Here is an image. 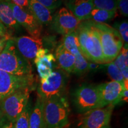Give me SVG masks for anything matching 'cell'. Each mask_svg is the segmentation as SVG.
<instances>
[{
  "mask_svg": "<svg viewBox=\"0 0 128 128\" xmlns=\"http://www.w3.org/2000/svg\"><path fill=\"white\" fill-rule=\"evenodd\" d=\"M76 32L80 51L85 58L88 61L104 64L100 34L93 22L90 20L81 22Z\"/></svg>",
  "mask_w": 128,
  "mask_h": 128,
  "instance_id": "1",
  "label": "cell"
},
{
  "mask_svg": "<svg viewBox=\"0 0 128 128\" xmlns=\"http://www.w3.org/2000/svg\"><path fill=\"white\" fill-rule=\"evenodd\" d=\"M0 70L17 76L32 74V63L21 55L12 38L0 54Z\"/></svg>",
  "mask_w": 128,
  "mask_h": 128,
  "instance_id": "2",
  "label": "cell"
},
{
  "mask_svg": "<svg viewBox=\"0 0 128 128\" xmlns=\"http://www.w3.org/2000/svg\"><path fill=\"white\" fill-rule=\"evenodd\" d=\"M70 106L65 95L44 101V117L46 128H64L68 124Z\"/></svg>",
  "mask_w": 128,
  "mask_h": 128,
  "instance_id": "3",
  "label": "cell"
},
{
  "mask_svg": "<svg viewBox=\"0 0 128 128\" xmlns=\"http://www.w3.org/2000/svg\"><path fill=\"white\" fill-rule=\"evenodd\" d=\"M94 25L100 34L104 64L113 62L124 46L121 36L114 28L107 24L94 23Z\"/></svg>",
  "mask_w": 128,
  "mask_h": 128,
  "instance_id": "4",
  "label": "cell"
},
{
  "mask_svg": "<svg viewBox=\"0 0 128 128\" xmlns=\"http://www.w3.org/2000/svg\"><path fill=\"white\" fill-rule=\"evenodd\" d=\"M68 74L61 69H56L44 79H40L38 85V96L44 101L56 96L64 95Z\"/></svg>",
  "mask_w": 128,
  "mask_h": 128,
  "instance_id": "5",
  "label": "cell"
},
{
  "mask_svg": "<svg viewBox=\"0 0 128 128\" xmlns=\"http://www.w3.org/2000/svg\"><path fill=\"white\" fill-rule=\"evenodd\" d=\"M32 90L30 88L19 90L0 101L2 118L14 123L30 100V94Z\"/></svg>",
  "mask_w": 128,
  "mask_h": 128,
  "instance_id": "6",
  "label": "cell"
},
{
  "mask_svg": "<svg viewBox=\"0 0 128 128\" xmlns=\"http://www.w3.org/2000/svg\"><path fill=\"white\" fill-rule=\"evenodd\" d=\"M72 100L78 113H83L97 108H102L100 96L96 86L82 84L72 94Z\"/></svg>",
  "mask_w": 128,
  "mask_h": 128,
  "instance_id": "7",
  "label": "cell"
},
{
  "mask_svg": "<svg viewBox=\"0 0 128 128\" xmlns=\"http://www.w3.org/2000/svg\"><path fill=\"white\" fill-rule=\"evenodd\" d=\"M34 78L33 74L17 76L0 70V101L19 90L33 88Z\"/></svg>",
  "mask_w": 128,
  "mask_h": 128,
  "instance_id": "8",
  "label": "cell"
},
{
  "mask_svg": "<svg viewBox=\"0 0 128 128\" xmlns=\"http://www.w3.org/2000/svg\"><path fill=\"white\" fill-rule=\"evenodd\" d=\"M114 106L108 105L83 113L80 120V128H103L110 124Z\"/></svg>",
  "mask_w": 128,
  "mask_h": 128,
  "instance_id": "9",
  "label": "cell"
},
{
  "mask_svg": "<svg viewBox=\"0 0 128 128\" xmlns=\"http://www.w3.org/2000/svg\"><path fill=\"white\" fill-rule=\"evenodd\" d=\"M81 21L66 7H62L53 16L51 26L53 30L63 36L76 32Z\"/></svg>",
  "mask_w": 128,
  "mask_h": 128,
  "instance_id": "10",
  "label": "cell"
},
{
  "mask_svg": "<svg viewBox=\"0 0 128 128\" xmlns=\"http://www.w3.org/2000/svg\"><path fill=\"white\" fill-rule=\"evenodd\" d=\"M16 22L28 32L30 36L40 38L42 25L28 11L22 8L10 1Z\"/></svg>",
  "mask_w": 128,
  "mask_h": 128,
  "instance_id": "11",
  "label": "cell"
},
{
  "mask_svg": "<svg viewBox=\"0 0 128 128\" xmlns=\"http://www.w3.org/2000/svg\"><path fill=\"white\" fill-rule=\"evenodd\" d=\"M102 103V108L108 105L114 106L120 103L122 93L124 88V84L111 81L96 86Z\"/></svg>",
  "mask_w": 128,
  "mask_h": 128,
  "instance_id": "12",
  "label": "cell"
},
{
  "mask_svg": "<svg viewBox=\"0 0 128 128\" xmlns=\"http://www.w3.org/2000/svg\"><path fill=\"white\" fill-rule=\"evenodd\" d=\"M12 39L21 55L30 62H33L37 52L44 46L41 38L23 36L12 37Z\"/></svg>",
  "mask_w": 128,
  "mask_h": 128,
  "instance_id": "13",
  "label": "cell"
},
{
  "mask_svg": "<svg viewBox=\"0 0 128 128\" xmlns=\"http://www.w3.org/2000/svg\"><path fill=\"white\" fill-rule=\"evenodd\" d=\"M65 4L81 22L89 20L91 12L94 8L92 0H74Z\"/></svg>",
  "mask_w": 128,
  "mask_h": 128,
  "instance_id": "14",
  "label": "cell"
},
{
  "mask_svg": "<svg viewBox=\"0 0 128 128\" xmlns=\"http://www.w3.org/2000/svg\"><path fill=\"white\" fill-rule=\"evenodd\" d=\"M0 21L7 28L11 36L12 32L20 28V26L14 17L9 0H0Z\"/></svg>",
  "mask_w": 128,
  "mask_h": 128,
  "instance_id": "15",
  "label": "cell"
},
{
  "mask_svg": "<svg viewBox=\"0 0 128 128\" xmlns=\"http://www.w3.org/2000/svg\"><path fill=\"white\" fill-rule=\"evenodd\" d=\"M30 12L42 25H48L52 23V11L36 0H28Z\"/></svg>",
  "mask_w": 128,
  "mask_h": 128,
  "instance_id": "16",
  "label": "cell"
},
{
  "mask_svg": "<svg viewBox=\"0 0 128 128\" xmlns=\"http://www.w3.org/2000/svg\"><path fill=\"white\" fill-rule=\"evenodd\" d=\"M55 59L62 70L67 74L73 73L75 66V57L60 44L55 50Z\"/></svg>",
  "mask_w": 128,
  "mask_h": 128,
  "instance_id": "17",
  "label": "cell"
},
{
  "mask_svg": "<svg viewBox=\"0 0 128 128\" xmlns=\"http://www.w3.org/2000/svg\"><path fill=\"white\" fill-rule=\"evenodd\" d=\"M55 62V55L51 53H48L34 62L40 79L48 78L52 73Z\"/></svg>",
  "mask_w": 128,
  "mask_h": 128,
  "instance_id": "18",
  "label": "cell"
},
{
  "mask_svg": "<svg viewBox=\"0 0 128 128\" xmlns=\"http://www.w3.org/2000/svg\"><path fill=\"white\" fill-rule=\"evenodd\" d=\"M44 101L38 96L36 103L32 108L29 120V128H42L44 126Z\"/></svg>",
  "mask_w": 128,
  "mask_h": 128,
  "instance_id": "19",
  "label": "cell"
},
{
  "mask_svg": "<svg viewBox=\"0 0 128 128\" xmlns=\"http://www.w3.org/2000/svg\"><path fill=\"white\" fill-rule=\"evenodd\" d=\"M116 14V12H114L94 8L91 12L88 20L96 24H105L114 18Z\"/></svg>",
  "mask_w": 128,
  "mask_h": 128,
  "instance_id": "20",
  "label": "cell"
},
{
  "mask_svg": "<svg viewBox=\"0 0 128 128\" xmlns=\"http://www.w3.org/2000/svg\"><path fill=\"white\" fill-rule=\"evenodd\" d=\"M61 44L74 56L81 52L78 34L76 31L64 36Z\"/></svg>",
  "mask_w": 128,
  "mask_h": 128,
  "instance_id": "21",
  "label": "cell"
},
{
  "mask_svg": "<svg viewBox=\"0 0 128 128\" xmlns=\"http://www.w3.org/2000/svg\"><path fill=\"white\" fill-rule=\"evenodd\" d=\"M113 62L121 71L124 80L128 81V46H123Z\"/></svg>",
  "mask_w": 128,
  "mask_h": 128,
  "instance_id": "22",
  "label": "cell"
},
{
  "mask_svg": "<svg viewBox=\"0 0 128 128\" xmlns=\"http://www.w3.org/2000/svg\"><path fill=\"white\" fill-rule=\"evenodd\" d=\"M32 109V102L29 100L26 106L14 121V128H29V120Z\"/></svg>",
  "mask_w": 128,
  "mask_h": 128,
  "instance_id": "23",
  "label": "cell"
},
{
  "mask_svg": "<svg viewBox=\"0 0 128 128\" xmlns=\"http://www.w3.org/2000/svg\"><path fill=\"white\" fill-rule=\"evenodd\" d=\"M103 66L106 70L108 75L112 80V81H116L122 84H124V79L122 74L113 61L103 64Z\"/></svg>",
  "mask_w": 128,
  "mask_h": 128,
  "instance_id": "24",
  "label": "cell"
},
{
  "mask_svg": "<svg viewBox=\"0 0 128 128\" xmlns=\"http://www.w3.org/2000/svg\"><path fill=\"white\" fill-rule=\"evenodd\" d=\"M75 66L73 73L77 76H81L88 72V61L81 52L75 55Z\"/></svg>",
  "mask_w": 128,
  "mask_h": 128,
  "instance_id": "25",
  "label": "cell"
},
{
  "mask_svg": "<svg viewBox=\"0 0 128 128\" xmlns=\"http://www.w3.org/2000/svg\"><path fill=\"white\" fill-rule=\"evenodd\" d=\"M94 8L117 12L116 0H92Z\"/></svg>",
  "mask_w": 128,
  "mask_h": 128,
  "instance_id": "26",
  "label": "cell"
},
{
  "mask_svg": "<svg viewBox=\"0 0 128 128\" xmlns=\"http://www.w3.org/2000/svg\"><path fill=\"white\" fill-rule=\"evenodd\" d=\"M114 28L117 31L119 32L120 36H121L123 42L124 44H128V23L127 21L115 24Z\"/></svg>",
  "mask_w": 128,
  "mask_h": 128,
  "instance_id": "27",
  "label": "cell"
},
{
  "mask_svg": "<svg viewBox=\"0 0 128 128\" xmlns=\"http://www.w3.org/2000/svg\"><path fill=\"white\" fill-rule=\"evenodd\" d=\"M37 1L43 4L52 12H54L61 6V0H36Z\"/></svg>",
  "mask_w": 128,
  "mask_h": 128,
  "instance_id": "28",
  "label": "cell"
},
{
  "mask_svg": "<svg viewBox=\"0 0 128 128\" xmlns=\"http://www.w3.org/2000/svg\"><path fill=\"white\" fill-rule=\"evenodd\" d=\"M117 8L122 15L128 16V0H116Z\"/></svg>",
  "mask_w": 128,
  "mask_h": 128,
  "instance_id": "29",
  "label": "cell"
},
{
  "mask_svg": "<svg viewBox=\"0 0 128 128\" xmlns=\"http://www.w3.org/2000/svg\"><path fill=\"white\" fill-rule=\"evenodd\" d=\"M9 1L12 4H15L16 6L26 10L30 12L29 8H28V0H9Z\"/></svg>",
  "mask_w": 128,
  "mask_h": 128,
  "instance_id": "30",
  "label": "cell"
},
{
  "mask_svg": "<svg viewBox=\"0 0 128 128\" xmlns=\"http://www.w3.org/2000/svg\"><path fill=\"white\" fill-rule=\"evenodd\" d=\"M103 64H99L93 62L88 61V71L96 72L100 69L103 68Z\"/></svg>",
  "mask_w": 128,
  "mask_h": 128,
  "instance_id": "31",
  "label": "cell"
},
{
  "mask_svg": "<svg viewBox=\"0 0 128 128\" xmlns=\"http://www.w3.org/2000/svg\"><path fill=\"white\" fill-rule=\"evenodd\" d=\"M0 128H14V123L7 120L1 116L0 119Z\"/></svg>",
  "mask_w": 128,
  "mask_h": 128,
  "instance_id": "32",
  "label": "cell"
},
{
  "mask_svg": "<svg viewBox=\"0 0 128 128\" xmlns=\"http://www.w3.org/2000/svg\"><path fill=\"white\" fill-rule=\"evenodd\" d=\"M12 37H10L9 36H6L1 37L0 38V54L2 52V50H4V49L6 47V44H7V41L10 39Z\"/></svg>",
  "mask_w": 128,
  "mask_h": 128,
  "instance_id": "33",
  "label": "cell"
},
{
  "mask_svg": "<svg viewBox=\"0 0 128 128\" xmlns=\"http://www.w3.org/2000/svg\"><path fill=\"white\" fill-rule=\"evenodd\" d=\"M6 36H9L12 37L11 34H10L8 30H7V28L5 27V26L0 21V37Z\"/></svg>",
  "mask_w": 128,
  "mask_h": 128,
  "instance_id": "34",
  "label": "cell"
},
{
  "mask_svg": "<svg viewBox=\"0 0 128 128\" xmlns=\"http://www.w3.org/2000/svg\"><path fill=\"white\" fill-rule=\"evenodd\" d=\"M128 89H124L122 93L120 98V103L122 102H128Z\"/></svg>",
  "mask_w": 128,
  "mask_h": 128,
  "instance_id": "35",
  "label": "cell"
},
{
  "mask_svg": "<svg viewBox=\"0 0 128 128\" xmlns=\"http://www.w3.org/2000/svg\"><path fill=\"white\" fill-rule=\"evenodd\" d=\"M74 1V0H64V2H65V3L71 2V1Z\"/></svg>",
  "mask_w": 128,
  "mask_h": 128,
  "instance_id": "36",
  "label": "cell"
},
{
  "mask_svg": "<svg viewBox=\"0 0 128 128\" xmlns=\"http://www.w3.org/2000/svg\"><path fill=\"white\" fill-rule=\"evenodd\" d=\"M1 116H2V113H1V108H0V119H1Z\"/></svg>",
  "mask_w": 128,
  "mask_h": 128,
  "instance_id": "37",
  "label": "cell"
},
{
  "mask_svg": "<svg viewBox=\"0 0 128 128\" xmlns=\"http://www.w3.org/2000/svg\"><path fill=\"white\" fill-rule=\"evenodd\" d=\"M103 128H110V126L108 125V126H105V127H104Z\"/></svg>",
  "mask_w": 128,
  "mask_h": 128,
  "instance_id": "38",
  "label": "cell"
},
{
  "mask_svg": "<svg viewBox=\"0 0 128 128\" xmlns=\"http://www.w3.org/2000/svg\"><path fill=\"white\" fill-rule=\"evenodd\" d=\"M42 128H46V126H45V124H44V127H43Z\"/></svg>",
  "mask_w": 128,
  "mask_h": 128,
  "instance_id": "39",
  "label": "cell"
},
{
  "mask_svg": "<svg viewBox=\"0 0 128 128\" xmlns=\"http://www.w3.org/2000/svg\"></svg>",
  "mask_w": 128,
  "mask_h": 128,
  "instance_id": "40",
  "label": "cell"
}]
</instances>
